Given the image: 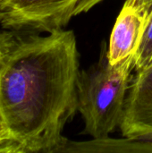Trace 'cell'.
Masks as SVG:
<instances>
[{"instance_id": "obj_7", "label": "cell", "mask_w": 152, "mask_h": 153, "mask_svg": "<svg viewBox=\"0 0 152 153\" xmlns=\"http://www.w3.org/2000/svg\"><path fill=\"white\" fill-rule=\"evenodd\" d=\"M0 153H26L0 113Z\"/></svg>"}, {"instance_id": "obj_6", "label": "cell", "mask_w": 152, "mask_h": 153, "mask_svg": "<svg viewBox=\"0 0 152 153\" xmlns=\"http://www.w3.org/2000/svg\"><path fill=\"white\" fill-rule=\"evenodd\" d=\"M152 65V10L148 18L147 26L135 54L134 71L139 72L146 69Z\"/></svg>"}, {"instance_id": "obj_12", "label": "cell", "mask_w": 152, "mask_h": 153, "mask_svg": "<svg viewBox=\"0 0 152 153\" xmlns=\"http://www.w3.org/2000/svg\"><path fill=\"white\" fill-rule=\"evenodd\" d=\"M13 0H0V13H2Z\"/></svg>"}, {"instance_id": "obj_11", "label": "cell", "mask_w": 152, "mask_h": 153, "mask_svg": "<svg viewBox=\"0 0 152 153\" xmlns=\"http://www.w3.org/2000/svg\"><path fill=\"white\" fill-rule=\"evenodd\" d=\"M127 2L136 5L144 12L151 13L152 10V0H126Z\"/></svg>"}, {"instance_id": "obj_1", "label": "cell", "mask_w": 152, "mask_h": 153, "mask_svg": "<svg viewBox=\"0 0 152 153\" xmlns=\"http://www.w3.org/2000/svg\"><path fill=\"white\" fill-rule=\"evenodd\" d=\"M79 73L73 30L16 36L0 64V113L26 153L59 152L68 141Z\"/></svg>"}, {"instance_id": "obj_9", "label": "cell", "mask_w": 152, "mask_h": 153, "mask_svg": "<svg viewBox=\"0 0 152 153\" xmlns=\"http://www.w3.org/2000/svg\"><path fill=\"white\" fill-rule=\"evenodd\" d=\"M102 1L103 0H79V2L77 3L74 8L73 16L88 12L89 10H90L92 7H94L95 5H97L99 3Z\"/></svg>"}, {"instance_id": "obj_2", "label": "cell", "mask_w": 152, "mask_h": 153, "mask_svg": "<svg viewBox=\"0 0 152 153\" xmlns=\"http://www.w3.org/2000/svg\"><path fill=\"white\" fill-rule=\"evenodd\" d=\"M108 48L104 41L99 60L80 71L76 84L78 111L84 122L83 134L96 140L108 138L120 126L134 70L135 55L111 65Z\"/></svg>"}, {"instance_id": "obj_10", "label": "cell", "mask_w": 152, "mask_h": 153, "mask_svg": "<svg viewBox=\"0 0 152 153\" xmlns=\"http://www.w3.org/2000/svg\"><path fill=\"white\" fill-rule=\"evenodd\" d=\"M127 138L135 142H139V143H142L146 144H152V130L135 134L127 136Z\"/></svg>"}, {"instance_id": "obj_3", "label": "cell", "mask_w": 152, "mask_h": 153, "mask_svg": "<svg viewBox=\"0 0 152 153\" xmlns=\"http://www.w3.org/2000/svg\"><path fill=\"white\" fill-rule=\"evenodd\" d=\"M79 0H13L0 13V27L15 36L63 29Z\"/></svg>"}, {"instance_id": "obj_5", "label": "cell", "mask_w": 152, "mask_h": 153, "mask_svg": "<svg viewBox=\"0 0 152 153\" xmlns=\"http://www.w3.org/2000/svg\"><path fill=\"white\" fill-rule=\"evenodd\" d=\"M150 13L125 1L113 27L108 56L111 65L135 55L142 42Z\"/></svg>"}, {"instance_id": "obj_4", "label": "cell", "mask_w": 152, "mask_h": 153, "mask_svg": "<svg viewBox=\"0 0 152 153\" xmlns=\"http://www.w3.org/2000/svg\"><path fill=\"white\" fill-rule=\"evenodd\" d=\"M119 128L124 137L152 130V65L133 75Z\"/></svg>"}, {"instance_id": "obj_8", "label": "cell", "mask_w": 152, "mask_h": 153, "mask_svg": "<svg viewBox=\"0 0 152 153\" xmlns=\"http://www.w3.org/2000/svg\"><path fill=\"white\" fill-rule=\"evenodd\" d=\"M16 36L13 32L0 29V64L13 48Z\"/></svg>"}]
</instances>
